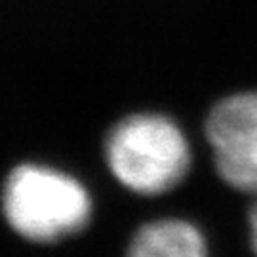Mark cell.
Segmentation results:
<instances>
[{"mask_svg":"<svg viewBox=\"0 0 257 257\" xmlns=\"http://www.w3.org/2000/svg\"><path fill=\"white\" fill-rule=\"evenodd\" d=\"M128 257H208L202 232L183 219H160L134 234Z\"/></svg>","mask_w":257,"mask_h":257,"instance_id":"obj_4","label":"cell"},{"mask_svg":"<svg viewBox=\"0 0 257 257\" xmlns=\"http://www.w3.org/2000/svg\"><path fill=\"white\" fill-rule=\"evenodd\" d=\"M249 232H251V244L257 253V202L253 204V208L249 211Z\"/></svg>","mask_w":257,"mask_h":257,"instance_id":"obj_5","label":"cell"},{"mask_svg":"<svg viewBox=\"0 0 257 257\" xmlns=\"http://www.w3.org/2000/svg\"><path fill=\"white\" fill-rule=\"evenodd\" d=\"M105 155L110 172L138 194H162L183 181L191 149L177 124L162 114H132L110 130Z\"/></svg>","mask_w":257,"mask_h":257,"instance_id":"obj_1","label":"cell"},{"mask_svg":"<svg viewBox=\"0 0 257 257\" xmlns=\"http://www.w3.org/2000/svg\"><path fill=\"white\" fill-rule=\"evenodd\" d=\"M206 136L223 181L257 194V92L221 99L208 116Z\"/></svg>","mask_w":257,"mask_h":257,"instance_id":"obj_3","label":"cell"},{"mask_svg":"<svg viewBox=\"0 0 257 257\" xmlns=\"http://www.w3.org/2000/svg\"><path fill=\"white\" fill-rule=\"evenodd\" d=\"M4 213L18 234L33 242H54L88 223L92 200L71 175L48 166L25 164L6 181Z\"/></svg>","mask_w":257,"mask_h":257,"instance_id":"obj_2","label":"cell"}]
</instances>
